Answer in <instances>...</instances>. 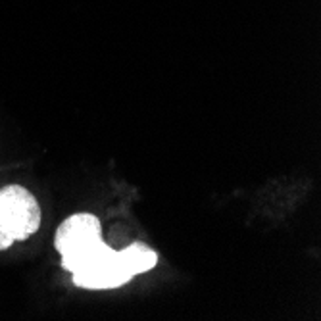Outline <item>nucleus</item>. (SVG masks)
<instances>
[{
	"instance_id": "f257e3e1",
	"label": "nucleus",
	"mask_w": 321,
	"mask_h": 321,
	"mask_svg": "<svg viewBox=\"0 0 321 321\" xmlns=\"http://www.w3.org/2000/svg\"><path fill=\"white\" fill-rule=\"evenodd\" d=\"M54 246L74 283L89 291L123 287L158 264V254L145 242H133L125 250L108 246L102 239L100 220L92 213H74L62 221Z\"/></svg>"
},
{
	"instance_id": "f03ea898",
	"label": "nucleus",
	"mask_w": 321,
	"mask_h": 321,
	"mask_svg": "<svg viewBox=\"0 0 321 321\" xmlns=\"http://www.w3.org/2000/svg\"><path fill=\"white\" fill-rule=\"evenodd\" d=\"M41 227V206L35 194L21 185L0 189V250L27 240Z\"/></svg>"
}]
</instances>
